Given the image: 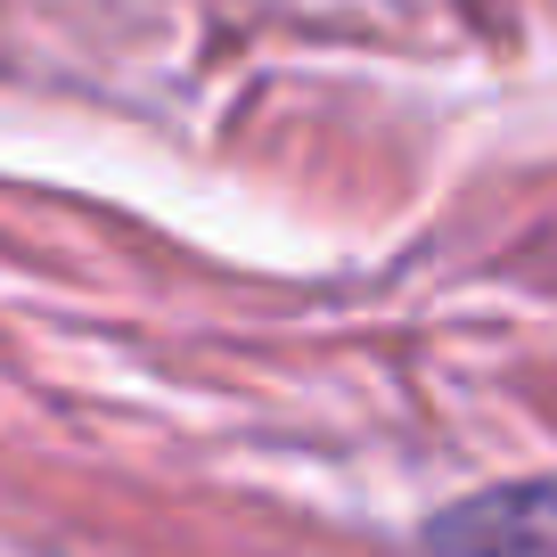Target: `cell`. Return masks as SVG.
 <instances>
[{
    "label": "cell",
    "mask_w": 557,
    "mask_h": 557,
    "mask_svg": "<svg viewBox=\"0 0 557 557\" xmlns=\"http://www.w3.org/2000/svg\"><path fill=\"white\" fill-rule=\"evenodd\" d=\"M435 549L451 557H557V484H517L435 517Z\"/></svg>",
    "instance_id": "obj_1"
}]
</instances>
